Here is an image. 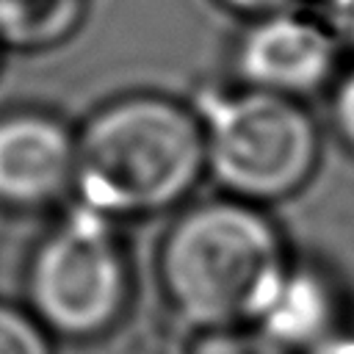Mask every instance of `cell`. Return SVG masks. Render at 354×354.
<instances>
[{
  "instance_id": "obj_1",
  "label": "cell",
  "mask_w": 354,
  "mask_h": 354,
  "mask_svg": "<svg viewBox=\"0 0 354 354\" xmlns=\"http://www.w3.org/2000/svg\"><path fill=\"white\" fill-rule=\"evenodd\" d=\"M290 266L266 205L227 194L180 207L158 243L160 290L196 332L260 324Z\"/></svg>"
},
{
  "instance_id": "obj_2",
  "label": "cell",
  "mask_w": 354,
  "mask_h": 354,
  "mask_svg": "<svg viewBox=\"0 0 354 354\" xmlns=\"http://www.w3.org/2000/svg\"><path fill=\"white\" fill-rule=\"evenodd\" d=\"M207 177L202 122L191 100L124 91L77 124L75 202L124 221L180 207Z\"/></svg>"
},
{
  "instance_id": "obj_3",
  "label": "cell",
  "mask_w": 354,
  "mask_h": 354,
  "mask_svg": "<svg viewBox=\"0 0 354 354\" xmlns=\"http://www.w3.org/2000/svg\"><path fill=\"white\" fill-rule=\"evenodd\" d=\"M205 136L207 177L254 205L299 194L321 160V127L307 102L235 83H205L191 97Z\"/></svg>"
},
{
  "instance_id": "obj_4",
  "label": "cell",
  "mask_w": 354,
  "mask_h": 354,
  "mask_svg": "<svg viewBox=\"0 0 354 354\" xmlns=\"http://www.w3.org/2000/svg\"><path fill=\"white\" fill-rule=\"evenodd\" d=\"M130 290L133 274L119 221L72 199L28 260V310L50 335L88 340L119 324Z\"/></svg>"
},
{
  "instance_id": "obj_5",
  "label": "cell",
  "mask_w": 354,
  "mask_h": 354,
  "mask_svg": "<svg viewBox=\"0 0 354 354\" xmlns=\"http://www.w3.org/2000/svg\"><path fill=\"white\" fill-rule=\"evenodd\" d=\"M343 41L321 11L301 6L243 19L230 47L235 83L307 102L329 91L343 69Z\"/></svg>"
},
{
  "instance_id": "obj_6",
  "label": "cell",
  "mask_w": 354,
  "mask_h": 354,
  "mask_svg": "<svg viewBox=\"0 0 354 354\" xmlns=\"http://www.w3.org/2000/svg\"><path fill=\"white\" fill-rule=\"evenodd\" d=\"M77 124L50 108L0 113V205L50 210L75 196Z\"/></svg>"
},
{
  "instance_id": "obj_7",
  "label": "cell",
  "mask_w": 354,
  "mask_h": 354,
  "mask_svg": "<svg viewBox=\"0 0 354 354\" xmlns=\"http://www.w3.org/2000/svg\"><path fill=\"white\" fill-rule=\"evenodd\" d=\"M340 324V296L335 282L321 274L315 266L296 263L290 266L279 293L260 318L274 340L288 346L293 354L315 351L326 340L337 337L335 326Z\"/></svg>"
},
{
  "instance_id": "obj_8",
  "label": "cell",
  "mask_w": 354,
  "mask_h": 354,
  "mask_svg": "<svg viewBox=\"0 0 354 354\" xmlns=\"http://www.w3.org/2000/svg\"><path fill=\"white\" fill-rule=\"evenodd\" d=\"M91 0H0L6 53H47L66 44L86 22Z\"/></svg>"
},
{
  "instance_id": "obj_9",
  "label": "cell",
  "mask_w": 354,
  "mask_h": 354,
  "mask_svg": "<svg viewBox=\"0 0 354 354\" xmlns=\"http://www.w3.org/2000/svg\"><path fill=\"white\" fill-rule=\"evenodd\" d=\"M188 354H293V351L279 340H274L257 324H246V326L196 332V340Z\"/></svg>"
},
{
  "instance_id": "obj_10",
  "label": "cell",
  "mask_w": 354,
  "mask_h": 354,
  "mask_svg": "<svg viewBox=\"0 0 354 354\" xmlns=\"http://www.w3.org/2000/svg\"><path fill=\"white\" fill-rule=\"evenodd\" d=\"M0 354H53V335L28 307L0 301Z\"/></svg>"
},
{
  "instance_id": "obj_11",
  "label": "cell",
  "mask_w": 354,
  "mask_h": 354,
  "mask_svg": "<svg viewBox=\"0 0 354 354\" xmlns=\"http://www.w3.org/2000/svg\"><path fill=\"white\" fill-rule=\"evenodd\" d=\"M329 124L337 141L354 155V61L340 69L329 88Z\"/></svg>"
},
{
  "instance_id": "obj_12",
  "label": "cell",
  "mask_w": 354,
  "mask_h": 354,
  "mask_svg": "<svg viewBox=\"0 0 354 354\" xmlns=\"http://www.w3.org/2000/svg\"><path fill=\"white\" fill-rule=\"evenodd\" d=\"M321 17L340 36L343 47L354 53V0H321Z\"/></svg>"
},
{
  "instance_id": "obj_13",
  "label": "cell",
  "mask_w": 354,
  "mask_h": 354,
  "mask_svg": "<svg viewBox=\"0 0 354 354\" xmlns=\"http://www.w3.org/2000/svg\"><path fill=\"white\" fill-rule=\"evenodd\" d=\"M221 11L241 17V19H252V17H263L271 11H282V8H293L301 6V0H213Z\"/></svg>"
},
{
  "instance_id": "obj_14",
  "label": "cell",
  "mask_w": 354,
  "mask_h": 354,
  "mask_svg": "<svg viewBox=\"0 0 354 354\" xmlns=\"http://www.w3.org/2000/svg\"><path fill=\"white\" fill-rule=\"evenodd\" d=\"M3 53H6V47H3V41H0V64H3Z\"/></svg>"
}]
</instances>
